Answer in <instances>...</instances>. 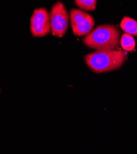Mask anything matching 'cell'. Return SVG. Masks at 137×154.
Segmentation results:
<instances>
[{
    "mask_svg": "<svg viewBox=\"0 0 137 154\" xmlns=\"http://www.w3.org/2000/svg\"><path fill=\"white\" fill-rule=\"evenodd\" d=\"M127 59L125 52L119 50L97 51L86 55V65L96 73L108 72L119 68Z\"/></svg>",
    "mask_w": 137,
    "mask_h": 154,
    "instance_id": "6da1fadb",
    "label": "cell"
},
{
    "mask_svg": "<svg viewBox=\"0 0 137 154\" xmlns=\"http://www.w3.org/2000/svg\"><path fill=\"white\" fill-rule=\"evenodd\" d=\"M120 32L113 25L97 26L83 38V43L97 51L116 49L120 43Z\"/></svg>",
    "mask_w": 137,
    "mask_h": 154,
    "instance_id": "7a4b0ae2",
    "label": "cell"
},
{
    "mask_svg": "<svg viewBox=\"0 0 137 154\" xmlns=\"http://www.w3.org/2000/svg\"><path fill=\"white\" fill-rule=\"evenodd\" d=\"M51 33L54 36L62 38L68 28L69 15L64 4L57 2L51 8L49 14Z\"/></svg>",
    "mask_w": 137,
    "mask_h": 154,
    "instance_id": "3957f363",
    "label": "cell"
},
{
    "mask_svg": "<svg viewBox=\"0 0 137 154\" xmlns=\"http://www.w3.org/2000/svg\"><path fill=\"white\" fill-rule=\"evenodd\" d=\"M70 17L74 35L83 36L92 32L95 21L90 14L82 10L73 8L70 10Z\"/></svg>",
    "mask_w": 137,
    "mask_h": 154,
    "instance_id": "277c9868",
    "label": "cell"
},
{
    "mask_svg": "<svg viewBox=\"0 0 137 154\" xmlns=\"http://www.w3.org/2000/svg\"><path fill=\"white\" fill-rule=\"evenodd\" d=\"M30 31L33 37H44L51 32L50 16L44 8L34 11L30 19Z\"/></svg>",
    "mask_w": 137,
    "mask_h": 154,
    "instance_id": "5b68a950",
    "label": "cell"
},
{
    "mask_svg": "<svg viewBox=\"0 0 137 154\" xmlns=\"http://www.w3.org/2000/svg\"><path fill=\"white\" fill-rule=\"evenodd\" d=\"M120 26L126 33L137 36V22L134 19L124 17L120 23Z\"/></svg>",
    "mask_w": 137,
    "mask_h": 154,
    "instance_id": "8992f818",
    "label": "cell"
},
{
    "mask_svg": "<svg viewBox=\"0 0 137 154\" xmlns=\"http://www.w3.org/2000/svg\"><path fill=\"white\" fill-rule=\"evenodd\" d=\"M120 44L122 48L126 51H132L135 48V41L133 37L128 33H125L122 36Z\"/></svg>",
    "mask_w": 137,
    "mask_h": 154,
    "instance_id": "52a82bcc",
    "label": "cell"
},
{
    "mask_svg": "<svg viewBox=\"0 0 137 154\" xmlns=\"http://www.w3.org/2000/svg\"><path fill=\"white\" fill-rule=\"evenodd\" d=\"M97 0H74V3L80 9L87 11H94Z\"/></svg>",
    "mask_w": 137,
    "mask_h": 154,
    "instance_id": "ba28073f",
    "label": "cell"
}]
</instances>
